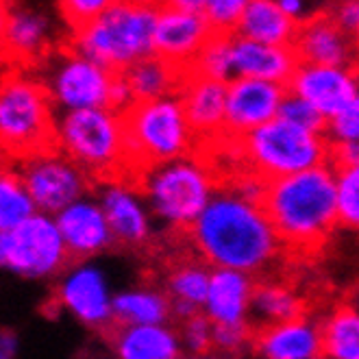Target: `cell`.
I'll use <instances>...</instances> for the list:
<instances>
[{"mask_svg":"<svg viewBox=\"0 0 359 359\" xmlns=\"http://www.w3.org/2000/svg\"><path fill=\"white\" fill-rule=\"evenodd\" d=\"M231 41H233V33H214L211 35L198 55L194 57L192 66H189L187 74H194L201 79L226 83L236 79L233 70V55H231Z\"/></svg>","mask_w":359,"mask_h":359,"instance_id":"32","label":"cell"},{"mask_svg":"<svg viewBox=\"0 0 359 359\" xmlns=\"http://www.w3.org/2000/svg\"><path fill=\"white\" fill-rule=\"evenodd\" d=\"M252 340V327L248 323L242 325H214L211 329V351L233 357L242 353Z\"/></svg>","mask_w":359,"mask_h":359,"instance_id":"35","label":"cell"},{"mask_svg":"<svg viewBox=\"0 0 359 359\" xmlns=\"http://www.w3.org/2000/svg\"><path fill=\"white\" fill-rule=\"evenodd\" d=\"M109 224L114 244L142 248L153 238V216L133 177H111L100 181L94 196Z\"/></svg>","mask_w":359,"mask_h":359,"instance_id":"13","label":"cell"},{"mask_svg":"<svg viewBox=\"0 0 359 359\" xmlns=\"http://www.w3.org/2000/svg\"><path fill=\"white\" fill-rule=\"evenodd\" d=\"M203 3L205 0H165V5L183 9V11H201L203 13Z\"/></svg>","mask_w":359,"mask_h":359,"instance_id":"45","label":"cell"},{"mask_svg":"<svg viewBox=\"0 0 359 359\" xmlns=\"http://www.w3.org/2000/svg\"><path fill=\"white\" fill-rule=\"evenodd\" d=\"M252 348L262 359H313L320 357V323L307 316L252 331Z\"/></svg>","mask_w":359,"mask_h":359,"instance_id":"21","label":"cell"},{"mask_svg":"<svg viewBox=\"0 0 359 359\" xmlns=\"http://www.w3.org/2000/svg\"><path fill=\"white\" fill-rule=\"evenodd\" d=\"M183 359H233V357H226V355H220V353H201V355H183Z\"/></svg>","mask_w":359,"mask_h":359,"instance_id":"48","label":"cell"},{"mask_svg":"<svg viewBox=\"0 0 359 359\" xmlns=\"http://www.w3.org/2000/svg\"><path fill=\"white\" fill-rule=\"evenodd\" d=\"M335 170V214L337 226H359V165L333 168Z\"/></svg>","mask_w":359,"mask_h":359,"instance_id":"33","label":"cell"},{"mask_svg":"<svg viewBox=\"0 0 359 359\" xmlns=\"http://www.w3.org/2000/svg\"><path fill=\"white\" fill-rule=\"evenodd\" d=\"M70 264L53 216H29L13 231H0V270L15 277L44 281L59 277Z\"/></svg>","mask_w":359,"mask_h":359,"instance_id":"9","label":"cell"},{"mask_svg":"<svg viewBox=\"0 0 359 359\" xmlns=\"http://www.w3.org/2000/svg\"><path fill=\"white\" fill-rule=\"evenodd\" d=\"M233 35L259 44L292 46L297 25L274 5V0H250L238 20Z\"/></svg>","mask_w":359,"mask_h":359,"instance_id":"27","label":"cell"},{"mask_svg":"<svg viewBox=\"0 0 359 359\" xmlns=\"http://www.w3.org/2000/svg\"><path fill=\"white\" fill-rule=\"evenodd\" d=\"M133 104V96H131V90L126 86V81L122 76V72L114 74V81H111V88H109V104L107 107L116 114H124Z\"/></svg>","mask_w":359,"mask_h":359,"instance_id":"41","label":"cell"},{"mask_svg":"<svg viewBox=\"0 0 359 359\" xmlns=\"http://www.w3.org/2000/svg\"><path fill=\"white\" fill-rule=\"evenodd\" d=\"M277 118H281L294 126H299V129H303V131L325 135V126H327L325 116H320L318 111H316L307 100L294 96L290 92H285V96L281 100Z\"/></svg>","mask_w":359,"mask_h":359,"instance_id":"34","label":"cell"},{"mask_svg":"<svg viewBox=\"0 0 359 359\" xmlns=\"http://www.w3.org/2000/svg\"><path fill=\"white\" fill-rule=\"evenodd\" d=\"M55 224L68 257L74 262H92L114 246L109 224L94 196H81L61 209L55 216Z\"/></svg>","mask_w":359,"mask_h":359,"instance_id":"17","label":"cell"},{"mask_svg":"<svg viewBox=\"0 0 359 359\" xmlns=\"http://www.w3.org/2000/svg\"><path fill=\"white\" fill-rule=\"evenodd\" d=\"M292 48L299 63H311V66L355 68L357 61V39L344 35L325 11L313 13L305 22L297 25Z\"/></svg>","mask_w":359,"mask_h":359,"instance_id":"18","label":"cell"},{"mask_svg":"<svg viewBox=\"0 0 359 359\" xmlns=\"http://www.w3.org/2000/svg\"><path fill=\"white\" fill-rule=\"evenodd\" d=\"M252 287H255V277L246 272L211 268L201 313L211 325L248 323Z\"/></svg>","mask_w":359,"mask_h":359,"instance_id":"22","label":"cell"},{"mask_svg":"<svg viewBox=\"0 0 359 359\" xmlns=\"http://www.w3.org/2000/svg\"><path fill=\"white\" fill-rule=\"evenodd\" d=\"M133 179L153 220L179 231H187L194 224L218 189L211 165L196 155L151 165Z\"/></svg>","mask_w":359,"mask_h":359,"instance_id":"3","label":"cell"},{"mask_svg":"<svg viewBox=\"0 0 359 359\" xmlns=\"http://www.w3.org/2000/svg\"><path fill=\"white\" fill-rule=\"evenodd\" d=\"M207 18L201 11H183L170 5L157 9L153 29V55L172 63L187 74L194 57L205 41L214 35Z\"/></svg>","mask_w":359,"mask_h":359,"instance_id":"15","label":"cell"},{"mask_svg":"<svg viewBox=\"0 0 359 359\" xmlns=\"http://www.w3.org/2000/svg\"><path fill=\"white\" fill-rule=\"evenodd\" d=\"M181 327L177 329L179 340L183 346L185 355H201L211 351V325L203 313H196L192 318H185L179 323Z\"/></svg>","mask_w":359,"mask_h":359,"instance_id":"36","label":"cell"},{"mask_svg":"<svg viewBox=\"0 0 359 359\" xmlns=\"http://www.w3.org/2000/svg\"><path fill=\"white\" fill-rule=\"evenodd\" d=\"M313 359H323V357H313Z\"/></svg>","mask_w":359,"mask_h":359,"instance_id":"50","label":"cell"},{"mask_svg":"<svg viewBox=\"0 0 359 359\" xmlns=\"http://www.w3.org/2000/svg\"><path fill=\"white\" fill-rule=\"evenodd\" d=\"M262 207L283 250L316 252L337 229L333 165L266 181Z\"/></svg>","mask_w":359,"mask_h":359,"instance_id":"2","label":"cell"},{"mask_svg":"<svg viewBox=\"0 0 359 359\" xmlns=\"http://www.w3.org/2000/svg\"><path fill=\"white\" fill-rule=\"evenodd\" d=\"M299 316H305V303L301 299V294L292 285L283 281L255 283L250 297V309H248L250 327L262 329V327L294 320Z\"/></svg>","mask_w":359,"mask_h":359,"instance_id":"28","label":"cell"},{"mask_svg":"<svg viewBox=\"0 0 359 359\" xmlns=\"http://www.w3.org/2000/svg\"><path fill=\"white\" fill-rule=\"evenodd\" d=\"M277 5L294 25H301L313 13H318V9L313 7V0H274Z\"/></svg>","mask_w":359,"mask_h":359,"instance_id":"43","label":"cell"},{"mask_svg":"<svg viewBox=\"0 0 359 359\" xmlns=\"http://www.w3.org/2000/svg\"><path fill=\"white\" fill-rule=\"evenodd\" d=\"M157 9L129 5L124 0L102 11L96 20L70 31L68 48L114 74L153 55V29Z\"/></svg>","mask_w":359,"mask_h":359,"instance_id":"5","label":"cell"},{"mask_svg":"<svg viewBox=\"0 0 359 359\" xmlns=\"http://www.w3.org/2000/svg\"><path fill=\"white\" fill-rule=\"evenodd\" d=\"M114 359H183V346L175 327L142 325L111 327Z\"/></svg>","mask_w":359,"mask_h":359,"instance_id":"24","label":"cell"},{"mask_svg":"<svg viewBox=\"0 0 359 359\" xmlns=\"http://www.w3.org/2000/svg\"><path fill=\"white\" fill-rule=\"evenodd\" d=\"M20 340L15 331L11 329H0V359H18Z\"/></svg>","mask_w":359,"mask_h":359,"instance_id":"44","label":"cell"},{"mask_svg":"<svg viewBox=\"0 0 359 359\" xmlns=\"http://www.w3.org/2000/svg\"><path fill=\"white\" fill-rule=\"evenodd\" d=\"M55 107L29 72L15 70L0 79V157L20 161L53 149Z\"/></svg>","mask_w":359,"mask_h":359,"instance_id":"7","label":"cell"},{"mask_svg":"<svg viewBox=\"0 0 359 359\" xmlns=\"http://www.w3.org/2000/svg\"><path fill=\"white\" fill-rule=\"evenodd\" d=\"M111 301L114 292L109 279L98 264L74 262L72 266L68 264L59 274L55 303L83 327L94 331L111 329Z\"/></svg>","mask_w":359,"mask_h":359,"instance_id":"12","label":"cell"},{"mask_svg":"<svg viewBox=\"0 0 359 359\" xmlns=\"http://www.w3.org/2000/svg\"><path fill=\"white\" fill-rule=\"evenodd\" d=\"M248 170L264 181L299 175L329 163V142L325 135L303 131L281 118L236 140Z\"/></svg>","mask_w":359,"mask_h":359,"instance_id":"8","label":"cell"},{"mask_svg":"<svg viewBox=\"0 0 359 359\" xmlns=\"http://www.w3.org/2000/svg\"><path fill=\"white\" fill-rule=\"evenodd\" d=\"M129 177L146 168L194 155L198 140L185 120L179 96L133 102L122 114Z\"/></svg>","mask_w":359,"mask_h":359,"instance_id":"4","label":"cell"},{"mask_svg":"<svg viewBox=\"0 0 359 359\" xmlns=\"http://www.w3.org/2000/svg\"><path fill=\"white\" fill-rule=\"evenodd\" d=\"M285 90L307 100L316 111L325 116V120L359 100V81L355 68L299 63Z\"/></svg>","mask_w":359,"mask_h":359,"instance_id":"16","label":"cell"},{"mask_svg":"<svg viewBox=\"0 0 359 359\" xmlns=\"http://www.w3.org/2000/svg\"><path fill=\"white\" fill-rule=\"evenodd\" d=\"M55 46L53 18L39 7L15 3L7 9L3 50L22 66H37Z\"/></svg>","mask_w":359,"mask_h":359,"instance_id":"19","label":"cell"},{"mask_svg":"<svg viewBox=\"0 0 359 359\" xmlns=\"http://www.w3.org/2000/svg\"><path fill=\"white\" fill-rule=\"evenodd\" d=\"M44 63V76L39 81L57 111L102 109L109 104L111 70L76 55L68 46L50 53Z\"/></svg>","mask_w":359,"mask_h":359,"instance_id":"10","label":"cell"},{"mask_svg":"<svg viewBox=\"0 0 359 359\" xmlns=\"http://www.w3.org/2000/svg\"><path fill=\"white\" fill-rule=\"evenodd\" d=\"M177 96L181 100L185 120L189 124V129H192V133L196 135L198 144L222 140L224 98H226L224 83L185 74Z\"/></svg>","mask_w":359,"mask_h":359,"instance_id":"20","label":"cell"},{"mask_svg":"<svg viewBox=\"0 0 359 359\" xmlns=\"http://www.w3.org/2000/svg\"><path fill=\"white\" fill-rule=\"evenodd\" d=\"M129 5H137V7H146V9H159L165 5V0H124Z\"/></svg>","mask_w":359,"mask_h":359,"instance_id":"47","label":"cell"},{"mask_svg":"<svg viewBox=\"0 0 359 359\" xmlns=\"http://www.w3.org/2000/svg\"><path fill=\"white\" fill-rule=\"evenodd\" d=\"M325 140L331 144L359 142V100L351 102L342 111L333 114L325 126Z\"/></svg>","mask_w":359,"mask_h":359,"instance_id":"38","label":"cell"},{"mask_svg":"<svg viewBox=\"0 0 359 359\" xmlns=\"http://www.w3.org/2000/svg\"><path fill=\"white\" fill-rule=\"evenodd\" d=\"M323 359H359V313L351 303L337 305L320 323Z\"/></svg>","mask_w":359,"mask_h":359,"instance_id":"30","label":"cell"},{"mask_svg":"<svg viewBox=\"0 0 359 359\" xmlns=\"http://www.w3.org/2000/svg\"><path fill=\"white\" fill-rule=\"evenodd\" d=\"M33 214L35 207L18 177L13 161L0 157V231H13Z\"/></svg>","mask_w":359,"mask_h":359,"instance_id":"31","label":"cell"},{"mask_svg":"<svg viewBox=\"0 0 359 359\" xmlns=\"http://www.w3.org/2000/svg\"><path fill=\"white\" fill-rule=\"evenodd\" d=\"M209 274L211 268L201 259H183L168 272L163 292L170 301V311L179 323L201 313Z\"/></svg>","mask_w":359,"mask_h":359,"instance_id":"26","label":"cell"},{"mask_svg":"<svg viewBox=\"0 0 359 359\" xmlns=\"http://www.w3.org/2000/svg\"><path fill=\"white\" fill-rule=\"evenodd\" d=\"M114 327H142V325H168L172 318L170 301L165 292L153 285H133L118 294L111 301Z\"/></svg>","mask_w":359,"mask_h":359,"instance_id":"25","label":"cell"},{"mask_svg":"<svg viewBox=\"0 0 359 359\" xmlns=\"http://www.w3.org/2000/svg\"><path fill=\"white\" fill-rule=\"evenodd\" d=\"M18 163V177L37 214L57 216L70 203L88 196L92 179L57 149L29 155Z\"/></svg>","mask_w":359,"mask_h":359,"instance_id":"11","label":"cell"},{"mask_svg":"<svg viewBox=\"0 0 359 359\" xmlns=\"http://www.w3.org/2000/svg\"><path fill=\"white\" fill-rule=\"evenodd\" d=\"M187 236L209 268L238 270L250 277L268 270L283 252L262 203L246 201L226 185L216 189Z\"/></svg>","mask_w":359,"mask_h":359,"instance_id":"1","label":"cell"},{"mask_svg":"<svg viewBox=\"0 0 359 359\" xmlns=\"http://www.w3.org/2000/svg\"><path fill=\"white\" fill-rule=\"evenodd\" d=\"M329 165H333V168L359 165V142L331 144L329 146Z\"/></svg>","mask_w":359,"mask_h":359,"instance_id":"42","label":"cell"},{"mask_svg":"<svg viewBox=\"0 0 359 359\" xmlns=\"http://www.w3.org/2000/svg\"><path fill=\"white\" fill-rule=\"evenodd\" d=\"M7 9L9 5L5 0H0V48H3V39H5V27H7Z\"/></svg>","mask_w":359,"mask_h":359,"instance_id":"46","label":"cell"},{"mask_svg":"<svg viewBox=\"0 0 359 359\" xmlns=\"http://www.w3.org/2000/svg\"><path fill=\"white\" fill-rule=\"evenodd\" d=\"M285 86L277 83L236 76L226 83L224 98V135L240 140L279 116Z\"/></svg>","mask_w":359,"mask_h":359,"instance_id":"14","label":"cell"},{"mask_svg":"<svg viewBox=\"0 0 359 359\" xmlns=\"http://www.w3.org/2000/svg\"><path fill=\"white\" fill-rule=\"evenodd\" d=\"M53 149L76 163L90 179L129 177L122 114L107 107L57 111Z\"/></svg>","mask_w":359,"mask_h":359,"instance_id":"6","label":"cell"},{"mask_svg":"<svg viewBox=\"0 0 359 359\" xmlns=\"http://www.w3.org/2000/svg\"><path fill=\"white\" fill-rule=\"evenodd\" d=\"M114 3L116 0H57L61 18L66 20L70 31L86 27L102 11H107Z\"/></svg>","mask_w":359,"mask_h":359,"instance_id":"39","label":"cell"},{"mask_svg":"<svg viewBox=\"0 0 359 359\" xmlns=\"http://www.w3.org/2000/svg\"><path fill=\"white\" fill-rule=\"evenodd\" d=\"M231 55H233L236 76L268 81L277 86H287L290 76L299 66V57L292 46L259 44L236 35L231 41Z\"/></svg>","mask_w":359,"mask_h":359,"instance_id":"23","label":"cell"},{"mask_svg":"<svg viewBox=\"0 0 359 359\" xmlns=\"http://www.w3.org/2000/svg\"><path fill=\"white\" fill-rule=\"evenodd\" d=\"M94 359H107V357H94Z\"/></svg>","mask_w":359,"mask_h":359,"instance_id":"49","label":"cell"},{"mask_svg":"<svg viewBox=\"0 0 359 359\" xmlns=\"http://www.w3.org/2000/svg\"><path fill=\"white\" fill-rule=\"evenodd\" d=\"M122 76L131 90L133 102H146L175 96L185 79V72L157 55H149L126 68Z\"/></svg>","mask_w":359,"mask_h":359,"instance_id":"29","label":"cell"},{"mask_svg":"<svg viewBox=\"0 0 359 359\" xmlns=\"http://www.w3.org/2000/svg\"><path fill=\"white\" fill-rule=\"evenodd\" d=\"M331 22L344 35L357 39L359 35V0H329L323 9Z\"/></svg>","mask_w":359,"mask_h":359,"instance_id":"40","label":"cell"},{"mask_svg":"<svg viewBox=\"0 0 359 359\" xmlns=\"http://www.w3.org/2000/svg\"><path fill=\"white\" fill-rule=\"evenodd\" d=\"M248 3L250 0H205L203 15L216 33H233Z\"/></svg>","mask_w":359,"mask_h":359,"instance_id":"37","label":"cell"}]
</instances>
